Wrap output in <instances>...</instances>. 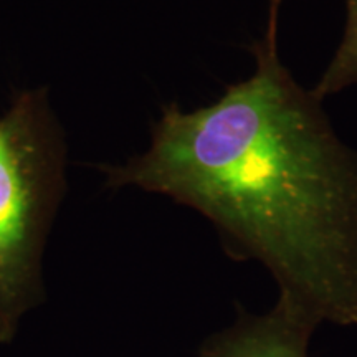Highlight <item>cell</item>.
Returning <instances> with one entry per match:
<instances>
[{
    "mask_svg": "<svg viewBox=\"0 0 357 357\" xmlns=\"http://www.w3.org/2000/svg\"><path fill=\"white\" fill-rule=\"evenodd\" d=\"M255 71L215 102H172L144 154L108 167L213 223L236 261H260L278 301L316 326H357V153L312 89L278 55V35L250 47Z\"/></svg>",
    "mask_w": 357,
    "mask_h": 357,
    "instance_id": "6da1fadb",
    "label": "cell"
},
{
    "mask_svg": "<svg viewBox=\"0 0 357 357\" xmlns=\"http://www.w3.org/2000/svg\"><path fill=\"white\" fill-rule=\"evenodd\" d=\"M65 194V142L45 89L0 118V342L42 301V253Z\"/></svg>",
    "mask_w": 357,
    "mask_h": 357,
    "instance_id": "7a4b0ae2",
    "label": "cell"
},
{
    "mask_svg": "<svg viewBox=\"0 0 357 357\" xmlns=\"http://www.w3.org/2000/svg\"><path fill=\"white\" fill-rule=\"evenodd\" d=\"M316 328L310 319L276 301L266 314L242 311L234 326L204 342L199 357H307Z\"/></svg>",
    "mask_w": 357,
    "mask_h": 357,
    "instance_id": "3957f363",
    "label": "cell"
},
{
    "mask_svg": "<svg viewBox=\"0 0 357 357\" xmlns=\"http://www.w3.org/2000/svg\"><path fill=\"white\" fill-rule=\"evenodd\" d=\"M357 83V0H346V25L336 53L312 88L314 95L324 98L344 91Z\"/></svg>",
    "mask_w": 357,
    "mask_h": 357,
    "instance_id": "277c9868",
    "label": "cell"
},
{
    "mask_svg": "<svg viewBox=\"0 0 357 357\" xmlns=\"http://www.w3.org/2000/svg\"><path fill=\"white\" fill-rule=\"evenodd\" d=\"M270 2V13H268V25L265 32L278 35V13L283 0H268Z\"/></svg>",
    "mask_w": 357,
    "mask_h": 357,
    "instance_id": "5b68a950",
    "label": "cell"
}]
</instances>
